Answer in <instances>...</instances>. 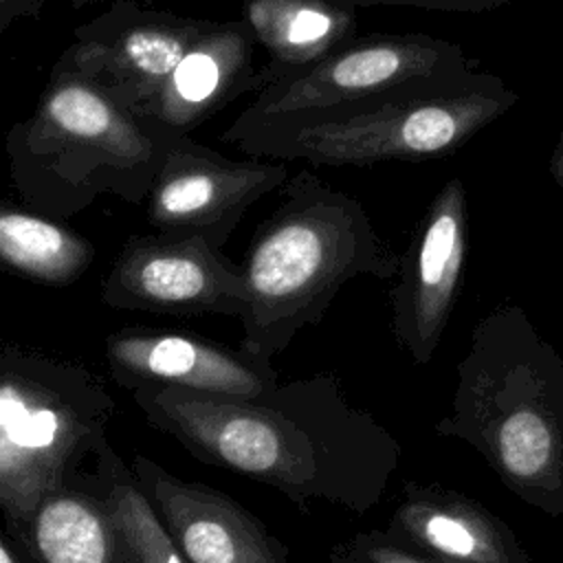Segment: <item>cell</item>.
<instances>
[{
    "label": "cell",
    "instance_id": "cell-12",
    "mask_svg": "<svg viewBox=\"0 0 563 563\" xmlns=\"http://www.w3.org/2000/svg\"><path fill=\"white\" fill-rule=\"evenodd\" d=\"M112 380L128 389L174 387L224 396H262L279 385L273 361L213 339L130 325L106 336Z\"/></svg>",
    "mask_w": 563,
    "mask_h": 563
},
{
    "label": "cell",
    "instance_id": "cell-1",
    "mask_svg": "<svg viewBox=\"0 0 563 563\" xmlns=\"http://www.w3.org/2000/svg\"><path fill=\"white\" fill-rule=\"evenodd\" d=\"M130 394L147 424L191 457L271 486L301 512L314 501L369 512L402 457L398 440L354 407L330 372L279 383L262 396L174 387Z\"/></svg>",
    "mask_w": 563,
    "mask_h": 563
},
{
    "label": "cell",
    "instance_id": "cell-26",
    "mask_svg": "<svg viewBox=\"0 0 563 563\" xmlns=\"http://www.w3.org/2000/svg\"><path fill=\"white\" fill-rule=\"evenodd\" d=\"M330 563H352L343 552H339L336 548L330 552Z\"/></svg>",
    "mask_w": 563,
    "mask_h": 563
},
{
    "label": "cell",
    "instance_id": "cell-6",
    "mask_svg": "<svg viewBox=\"0 0 563 563\" xmlns=\"http://www.w3.org/2000/svg\"><path fill=\"white\" fill-rule=\"evenodd\" d=\"M117 413L106 383L84 363L0 341V515L4 532L81 471Z\"/></svg>",
    "mask_w": 563,
    "mask_h": 563
},
{
    "label": "cell",
    "instance_id": "cell-20",
    "mask_svg": "<svg viewBox=\"0 0 563 563\" xmlns=\"http://www.w3.org/2000/svg\"><path fill=\"white\" fill-rule=\"evenodd\" d=\"M352 563H438L416 550L398 543L385 530L358 532L345 543L336 545Z\"/></svg>",
    "mask_w": 563,
    "mask_h": 563
},
{
    "label": "cell",
    "instance_id": "cell-23",
    "mask_svg": "<svg viewBox=\"0 0 563 563\" xmlns=\"http://www.w3.org/2000/svg\"><path fill=\"white\" fill-rule=\"evenodd\" d=\"M548 172L552 176V180L556 183V187L563 191V128L559 132V139L554 143V150L550 154V161H548Z\"/></svg>",
    "mask_w": 563,
    "mask_h": 563
},
{
    "label": "cell",
    "instance_id": "cell-19",
    "mask_svg": "<svg viewBox=\"0 0 563 563\" xmlns=\"http://www.w3.org/2000/svg\"><path fill=\"white\" fill-rule=\"evenodd\" d=\"M92 457L97 486L110 506L132 563H187L134 471L110 446L108 438Z\"/></svg>",
    "mask_w": 563,
    "mask_h": 563
},
{
    "label": "cell",
    "instance_id": "cell-13",
    "mask_svg": "<svg viewBox=\"0 0 563 563\" xmlns=\"http://www.w3.org/2000/svg\"><path fill=\"white\" fill-rule=\"evenodd\" d=\"M132 471L187 563H292L290 548L222 490L185 482L147 455Z\"/></svg>",
    "mask_w": 563,
    "mask_h": 563
},
{
    "label": "cell",
    "instance_id": "cell-16",
    "mask_svg": "<svg viewBox=\"0 0 563 563\" xmlns=\"http://www.w3.org/2000/svg\"><path fill=\"white\" fill-rule=\"evenodd\" d=\"M7 534L24 563H132L95 473L48 490Z\"/></svg>",
    "mask_w": 563,
    "mask_h": 563
},
{
    "label": "cell",
    "instance_id": "cell-14",
    "mask_svg": "<svg viewBox=\"0 0 563 563\" xmlns=\"http://www.w3.org/2000/svg\"><path fill=\"white\" fill-rule=\"evenodd\" d=\"M255 37L244 20H209L139 117L189 134L244 92H257Z\"/></svg>",
    "mask_w": 563,
    "mask_h": 563
},
{
    "label": "cell",
    "instance_id": "cell-21",
    "mask_svg": "<svg viewBox=\"0 0 563 563\" xmlns=\"http://www.w3.org/2000/svg\"><path fill=\"white\" fill-rule=\"evenodd\" d=\"M354 9L365 7H413L424 11H449V13H484L493 11L510 0H343Z\"/></svg>",
    "mask_w": 563,
    "mask_h": 563
},
{
    "label": "cell",
    "instance_id": "cell-3",
    "mask_svg": "<svg viewBox=\"0 0 563 563\" xmlns=\"http://www.w3.org/2000/svg\"><path fill=\"white\" fill-rule=\"evenodd\" d=\"M398 266L400 255L356 198L297 172L244 253L240 347L273 361L323 319L343 284L363 275L396 279Z\"/></svg>",
    "mask_w": 563,
    "mask_h": 563
},
{
    "label": "cell",
    "instance_id": "cell-4",
    "mask_svg": "<svg viewBox=\"0 0 563 563\" xmlns=\"http://www.w3.org/2000/svg\"><path fill=\"white\" fill-rule=\"evenodd\" d=\"M519 95L490 73L429 79L325 110L271 117L222 132L251 158L328 167L424 163L455 154Z\"/></svg>",
    "mask_w": 563,
    "mask_h": 563
},
{
    "label": "cell",
    "instance_id": "cell-9",
    "mask_svg": "<svg viewBox=\"0 0 563 563\" xmlns=\"http://www.w3.org/2000/svg\"><path fill=\"white\" fill-rule=\"evenodd\" d=\"M209 20L134 0H114L75 26L55 66L77 73L136 114L158 95Z\"/></svg>",
    "mask_w": 563,
    "mask_h": 563
},
{
    "label": "cell",
    "instance_id": "cell-11",
    "mask_svg": "<svg viewBox=\"0 0 563 563\" xmlns=\"http://www.w3.org/2000/svg\"><path fill=\"white\" fill-rule=\"evenodd\" d=\"M468 207L462 178H449L427 205L389 292L391 332L416 365H427L464 284Z\"/></svg>",
    "mask_w": 563,
    "mask_h": 563
},
{
    "label": "cell",
    "instance_id": "cell-22",
    "mask_svg": "<svg viewBox=\"0 0 563 563\" xmlns=\"http://www.w3.org/2000/svg\"><path fill=\"white\" fill-rule=\"evenodd\" d=\"M46 0H0V35L15 22L24 18H40Z\"/></svg>",
    "mask_w": 563,
    "mask_h": 563
},
{
    "label": "cell",
    "instance_id": "cell-5",
    "mask_svg": "<svg viewBox=\"0 0 563 563\" xmlns=\"http://www.w3.org/2000/svg\"><path fill=\"white\" fill-rule=\"evenodd\" d=\"M176 136L95 81L53 66L35 110L9 128L4 152L24 205L66 220L101 194L145 202Z\"/></svg>",
    "mask_w": 563,
    "mask_h": 563
},
{
    "label": "cell",
    "instance_id": "cell-2",
    "mask_svg": "<svg viewBox=\"0 0 563 563\" xmlns=\"http://www.w3.org/2000/svg\"><path fill=\"white\" fill-rule=\"evenodd\" d=\"M442 438L473 446L521 501L563 517V356L517 303L471 330Z\"/></svg>",
    "mask_w": 563,
    "mask_h": 563
},
{
    "label": "cell",
    "instance_id": "cell-25",
    "mask_svg": "<svg viewBox=\"0 0 563 563\" xmlns=\"http://www.w3.org/2000/svg\"><path fill=\"white\" fill-rule=\"evenodd\" d=\"M101 2H114V0H70L73 9H84L88 4H101Z\"/></svg>",
    "mask_w": 563,
    "mask_h": 563
},
{
    "label": "cell",
    "instance_id": "cell-24",
    "mask_svg": "<svg viewBox=\"0 0 563 563\" xmlns=\"http://www.w3.org/2000/svg\"><path fill=\"white\" fill-rule=\"evenodd\" d=\"M0 563H24L9 534L0 528Z\"/></svg>",
    "mask_w": 563,
    "mask_h": 563
},
{
    "label": "cell",
    "instance_id": "cell-17",
    "mask_svg": "<svg viewBox=\"0 0 563 563\" xmlns=\"http://www.w3.org/2000/svg\"><path fill=\"white\" fill-rule=\"evenodd\" d=\"M242 20L268 55L257 92L319 64L354 40L358 26L356 9L343 0H244Z\"/></svg>",
    "mask_w": 563,
    "mask_h": 563
},
{
    "label": "cell",
    "instance_id": "cell-7",
    "mask_svg": "<svg viewBox=\"0 0 563 563\" xmlns=\"http://www.w3.org/2000/svg\"><path fill=\"white\" fill-rule=\"evenodd\" d=\"M477 70L460 44L427 33H372L354 37L319 64L264 90L231 121H253L325 110L429 79H455Z\"/></svg>",
    "mask_w": 563,
    "mask_h": 563
},
{
    "label": "cell",
    "instance_id": "cell-18",
    "mask_svg": "<svg viewBox=\"0 0 563 563\" xmlns=\"http://www.w3.org/2000/svg\"><path fill=\"white\" fill-rule=\"evenodd\" d=\"M92 260L86 235L26 205L0 200V271L64 288L81 279Z\"/></svg>",
    "mask_w": 563,
    "mask_h": 563
},
{
    "label": "cell",
    "instance_id": "cell-15",
    "mask_svg": "<svg viewBox=\"0 0 563 563\" xmlns=\"http://www.w3.org/2000/svg\"><path fill=\"white\" fill-rule=\"evenodd\" d=\"M385 532L438 563H534L508 523L440 486L407 484Z\"/></svg>",
    "mask_w": 563,
    "mask_h": 563
},
{
    "label": "cell",
    "instance_id": "cell-8",
    "mask_svg": "<svg viewBox=\"0 0 563 563\" xmlns=\"http://www.w3.org/2000/svg\"><path fill=\"white\" fill-rule=\"evenodd\" d=\"M101 301L114 310L240 319L242 264L198 235H130L101 282Z\"/></svg>",
    "mask_w": 563,
    "mask_h": 563
},
{
    "label": "cell",
    "instance_id": "cell-10",
    "mask_svg": "<svg viewBox=\"0 0 563 563\" xmlns=\"http://www.w3.org/2000/svg\"><path fill=\"white\" fill-rule=\"evenodd\" d=\"M288 178L284 161H233L178 134L147 194V222L154 231L198 235L222 249L249 207Z\"/></svg>",
    "mask_w": 563,
    "mask_h": 563
}]
</instances>
